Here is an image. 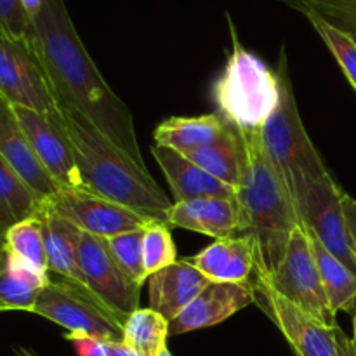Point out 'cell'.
Returning <instances> with one entry per match:
<instances>
[{"instance_id": "cell-1", "label": "cell", "mask_w": 356, "mask_h": 356, "mask_svg": "<svg viewBox=\"0 0 356 356\" xmlns=\"http://www.w3.org/2000/svg\"><path fill=\"white\" fill-rule=\"evenodd\" d=\"M28 40L44 66L59 111H79L143 169H148L131 108L97 70L76 33L65 0H44L30 21Z\"/></svg>"}, {"instance_id": "cell-2", "label": "cell", "mask_w": 356, "mask_h": 356, "mask_svg": "<svg viewBox=\"0 0 356 356\" xmlns=\"http://www.w3.org/2000/svg\"><path fill=\"white\" fill-rule=\"evenodd\" d=\"M238 134L243 146L238 202L245 219V235L256 245V277L268 280L280 266L301 219L294 197L264 149L261 132Z\"/></svg>"}, {"instance_id": "cell-3", "label": "cell", "mask_w": 356, "mask_h": 356, "mask_svg": "<svg viewBox=\"0 0 356 356\" xmlns=\"http://www.w3.org/2000/svg\"><path fill=\"white\" fill-rule=\"evenodd\" d=\"M61 117L75 148L83 191L167 225V212L174 202L169 200L149 170L143 169L79 111L65 110Z\"/></svg>"}, {"instance_id": "cell-4", "label": "cell", "mask_w": 356, "mask_h": 356, "mask_svg": "<svg viewBox=\"0 0 356 356\" xmlns=\"http://www.w3.org/2000/svg\"><path fill=\"white\" fill-rule=\"evenodd\" d=\"M232 37L233 51L212 89L218 113L238 132H261L280 101V80L240 44L233 24Z\"/></svg>"}, {"instance_id": "cell-5", "label": "cell", "mask_w": 356, "mask_h": 356, "mask_svg": "<svg viewBox=\"0 0 356 356\" xmlns=\"http://www.w3.org/2000/svg\"><path fill=\"white\" fill-rule=\"evenodd\" d=\"M277 75L280 80V101L261 131V139L268 156L296 200V193L305 184L330 172L299 115L285 49H282Z\"/></svg>"}, {"instance_id": "cell-6", "label": "cell", "mask_w": 356, "mask_h": 356, "mask_svg": "<svg viewBox=\"0 0 356 356\" xmlns=\"http://www.w3.org/2000/svg\"><path fill=\"white\" fill-rule=\"evenodd\" d=\"M256 285L277 292L325 325H337L336 313L329 305L309 236L302 225L292 233L284 259L273 277L268 280H257Z\"/></svg>"}, {"instance_id": "cell-7", "label": "cell", "mask_w": 356, "mask_h": 356, "mask_svg": "<svg viewBox=\"0 0 356 356\" xmlns=\"http://www.w3.org/2000/svg\"><path fill=\"white\" fill-rule=\"evenodd\" d=\"M76 261L87 291L110 315L125 323L139 309L141 285L136 284L118 264L108 240L82 232Z\"/></svg>"}, {"instance_id": "cell-8", "label": "cell", "mask_w": 356, "mask_h": 356, "mask_svg": "<svg viewBox=\"0 0 356 356\" xmlns=\"http://www.w3.org/2000/svg\"><path fill=\"white\" fill-rule=\"evenodd\" d=\"M343 193L332 174L305 184L296 193L301 225L356 275V254L343 211Z\"/></svg>"}, {"instance_id": "cell-9", "label": "cell", "mask_w": 356, "mask_h": 356, "mask_svg": "<svg viewBox=\"0 0 356 356\" xmlns=\"http://www.w3.org/2000/svg\"><path fill=\"white\" fill-rule=\"evenodd\" d=\"M0 96L10 106L47 115L61 113L44 66L28 37L0 33Z\"/></svg>"}, {"instance_id": "cell-10", "label": "cell", "mask_w": 356, "mask_h": 356, "mask_svg": "<svg viewBox=\"0 0 356 356\" xmlns=\"http://www.w3.org/2000/svg\"><path fill=\"white\" fill-rule=\"evenodd\" d=\"M275 325L298 356H356L353 341L339 325H325L266 287L256 285Z\"/></svg>"}, {"instance_id": "cell-11", "label": "cell", "mask_w": 356, "mask_h": 356, "mask_svg": "<svg viewBox=\"0 0 356 356\" xmlns=\"http://www.w3.org/2000/svg\"><path fill=\"white\" fill-rule=\"evenodd\" d=\"M31 313L65 327L68 332L87 334L104 343L124 341V323L61 280L49 282Z\"/></svg>"}, {"instance_id": "cell-12", "label": "cell", "mask_w": 356, "mask_h": 356, "mask_svg": "<svg viewBox=\"0 0 356 356\" xmlns=\"http://www.w3.org/2000/svg\"><path fill=\"white\" fill-rule=\"evenodd\" d=\"M44 204H47L61 218L79 226L82 232L101 238H111L122 233L146 229L148 226L160 222L125 205L83 190L61 188L51 200Z\"/></svg>"}, {"instance_id": "cell-13", "label": "cell", "mask_w": 356, "mask_h": 356, "mask_svg": "<svg viewBox=\"0 0 356 356\" xmlns=\"http://www.w3.org/2000/svg\"><path fill=\"white\" fill-rule=\"evenodd\" d=\"M13 110L35 155L52 179L61 188L83 190L75 148L61 113L47 115L21 106H13Z\"/></svg>"}, {"instance_id": "cell-14", "label": "cell", "mask_w": 356, "mask_h": 356, "mask_svg": "<svg viewBox=\"0 0 356 356\" xmlns=\"http://www.w3.org/2000/svg\"><path fill=\"white\" fill-rule=\"evenodd\" d=\"M257 289L245 284L211 282L179 315L169 322V336L193 332L226 322L240 309L256 302Z\"/></svg>"}, {"instance_id": "cell-15", "label": "cell", "mask_w": 356, "mask_h": 356, "mask_svg": "<svg viewBox=\"0 0 356 356\" xmlns=\"http://www.w3.org/2000/svg\"><path fill=\"white\" fill-rule=\"evenodd\" d=\"M169 228H183L212 238L245 235L238 198H193L174 202L167 212Z\"/></svg>"}, {"instance_id": "cell-16", "label": "cell", "mask_w": 356, "mask_h": 356, "mask_svg": "<svg viewBox=\"0 0 356 356\" xmlns=\"http://www.w3.org/2000/svg\"><path fill=\"white\" fill-rule=\"evenodd\" d=\"M0 156L42 202H49L61 190V186L52 179L51 174L37 159L14 115L13 106L2 96H0Z\"/></svg>"}, {"instance_id": "cell-17", "label": "cell", "mask_w": 356, "mask_h": 356, "mask_svg": "<svg viewBox=\"0 0 356 356\" xmlns=\"http://www.w3.org/2000/svg\"><path fill=\"white\" fill-rule=\"evenodd\" d=\"M38 218L42 222V233H44V245L45 257H47V270L49 275L54 273L75 289L79 294L86 296L94 305L101 306L96 299L92 298L86 287L82 273L79 270V261H76V247H79L82 229L70 222L68 219L61 218L58 212L52 211L47 204L42 205V211L38 212ZM103 308V306H101Z\"/></svg>"}, {"instance_id": "cell-18", "label": "cell", "mask_w": 356, "mask_h": 356, "mask_svg": "<svg viewBox=\"0 0 356 356\" xmlns=\"http://www.w3.org/2000/svg\"><path fill=\"white\" fill-rule=\"evenodd\" d=\"M152 153L169 183L174 202L193 198H238V188L216 179L183 153L159 145L152 146Z\"/></svg>"}, {"instance_id": "cell-19", "label": "cell", "mask_w": 356, "mask_h": 356, "mask_svg": "<svg viewBox=\"0 0 356 356\" xmlns=\"http://www.w3.org/2000/svg\"><path fill=\"white\" fill-rule=\"evenodd\" d=\"M148 301L153 312L174 320L209 284L207 277L188 259L176 261L148 278Z\"/></svg>"}, {"instance_id": "cell-20", "label": "cell", "mask_w": 356, "mask_h": 356, "mask_svg": "<svg viewBox=\"0 0 356 356\" xmlns=\"http://www.w3.org/2000/svg\"><path fill=\"white\" fill-rule=\"evenodd\" d=\"M188 263L211 282L222 284H245L256 271V245L249 235L218 238L205 247Z\"/></svg>"}, {"instance_id": "cell-21", "label": "cell", "mask_w": 356, "mask_h": 356, "mask_svg": "<svg viewBox=\"0 0 356 356\" xmlns=\"http://www.w3.org/2000/svg\"><path fill=\"white\" fill-rule=\"evenodd\" d=\"M51 277L37 270L6 247L0 261V312H33L38 294L47 287Z\"/></svg>"}, {"instance_id": "cell-22", "label": "cell", "mask_w": 356, "mask_h": 356, "mask_svg": "<svg viewBox=\"0 0 356 356\" xmlns=\"http://www.w3.org/2000/svg\"><path fill=\"white\" fill-rule=\"evenodd\" d=\"M228 122L219 113L200 117H172L155 129V145L186 153L211 145L225 132Z\"/></svg>"}, {"instance_id": "cell-23", "label": "cell", "mask_w": 356, "mask_h": 356, "mask_svg": "<svg viewBox=\"0 0 356 356\" xmlns=\"http://www.w3.org/2000/svg\"><path fill=\"white\" fill-rule=\"evenodd\" d=\"M184 156L216 179L238 188L243 169V146L238 131L229 124L216 141Z\"/></svg>"}, {"instance_id": "cell-24", "label": "cell", "mask_w": 356, "mask_h": 356, "mask_svg": "<svg viewBox=\"0 0 356 356\" xmlns=\"http://www.w3.org/2000/svg\"><path fill=\"white\" fill-rule=\"evenodd\" d=\"M44 202L0 156V238L13 226L35 218Z\"/></svg>"}, {"instance_id": "cell-25", "label": "cell", "mask_w": 356, "mask_h": 356, "mask_svg": "<svg viewBox=\"0 0 356 356\" xmlns=\"http://www.w3.org/2000/svg\"><path fill=\"white\" fill-rule=\"evenodd\" d=\"M306 229V228H305ZM312 243L313 256H315L316 266H318L320 278H322L323 289H325L327 299L332 312L355 313L356 309V275L350 268L344 266L337 257H334L322 243L316 240L315 235L306 229Z\"/></svg>"}, {"instance_id": "cell-26", "label": "cell", "mask_w": 356, "mask_h": 356, "mask_svg": "<svg viewBox=\"0 0 356 356\" xmlns=\"http://www.w3.org/2000/svg\"><path fill=\"white\" fill-rule=\"evenodd\" d=\"M169 320L152 308L136 309L124 323V343L139 356H156L167 346Z\"/></svg>"}, {"instance_id": "cell-27", "label": "cell", "mask_w": 356, "mask_h": 356, "mask_svg": "<svg viewBox=\"0 0 356 356\" xmlns=\"http://www.w3.org/2000/svg\"><path fill=\"white\" fill-rule=\"evenodd\" d=\"M299 14L320 17L356 44V0H278Z\"/></svg>"}, {"instance_id": "cell-28", "label": "cell", "mask_w": 356, "mask_h": 356, "mask_svg": "<svg viewBox=\"0 0 356 356\" xmlns=\"http://www.w3.org/2000/svg\"><path fill=\"white\" fill-rule=\"evenodd\" d=\"M3 240H6V247L9 252L30 263L37 270L49 273L44 233H42V222L38 216L13 226Z\"/></svg>"}, {"instance_id": "cell-29", "label": "cell", "mask_w": 356, "mask_h": 356, "mask_svg": "<svg viewBox=\"0 0 356 356\" xmlns=\"http://www.w3.org/2000/svg\"><path fill=\"white\" fill-rule=\"evenodd\" d=\"M143 236L145 229H136V232L122 233V235L106 238L110 243V249L113 252L115 259L118 261L125 273L143 287L148 280V273L145 268V254H143Z\"/></svg>"}, {"instance_id": "cell-30", "label": "cell", "mask_w": 356, "mask_h": 356, "mask_svg": "<svg viewBox=\"0 0 356 356\" xmlns=\"http://www.w3.org/2000/svg\"><path fill=\"white\" fill-rule=\"evenodd\" d=\"M143 254H145V268L148 277L176 263L177 252L169 226L163 222H155L145 229Z\"/></svg>"}, {"instance_id": "cell-31", "label": "cell", "mask_w": 356, "mask_h": 356, "mask_svg": "<svg viewBox=\"0 0 356 356\" xmlns=\"http://www.w3.org/2000/svg\"><path fill=\"white\" fill-rule=\"evenodd\" d=\"M305 17L309 21V24L315 28V31L320 35V38L325 42L329 51L332 52L336 61L339 63L343 73L348 76V80H350L351 87L356 90V44L355 42L351 40L350 37H346L343 31L336 30V28L327 24L325 21L320 19V17L312 16V14H306Z\"/></svg>"}, {"instance_id": "cell-32", "label": "cell", "mask_w": 356, "mask_h": 356, "mask_svg": "<svg viewBox=\"0 0 356 356\" xmlns=\"http://www.w3.org/2000/svg\"><path fill=\"white\" fill-rule=\"evenodd\" d=\"M30 17L21 0H0V33L10 37H28Z\"/></svg>"}, {"instance_id": "cell-33", "label": "cell", "mask_w": 356, "mask_h": 356, "mask_svg": "<svg viewBox=\"0 0 356 356\" xmlns=\"http://www.w3.org/2000/svg\"><path fill=\"white\" fill-rule=\"evenodd\" d=\"M65 339L73 344L79 356H106V348H104L106 343L97 337L87 336V334L66 332Z\"/></svg>"}, {"instance_id": "cell-34", "label": "cell", "mask_w": 356, "mask_h": 356, "mask_svg": "<svg viewBox=\"0 0 356 356\" xmlns=\"http://www.w3.org/2000/svg\"><path fill=\"white\" fill-rule=\"evenodd\" d=\"M343 211L344 218H346L348 229H350L351 242H353V249L356 254V200L353 197H350L348 193H343Z\"/></svg>"}, {"instance_id": "cell-35", "label": "cell", "mask_w": 356, "mask_h": 356, "mask_svg": "<svg viewBox=\"0 0 356 356\" xmlns=\"http://www.w3.org/2000/svg\"><path fill=\"white\" fill-rule=\"evenodd\" d=\"M104 348H106V356H139L124 341L122 343H106Z\"/></svg>"}, {"instance_id": "cell-36", "label": "cell", "mask_w": 356, "mask_h": 356, "mask_svg": "<svg viewBox=\"0 0 356 356\" xmlns=\"http://www.w3.org/2000/svg\"><path fill=\"white\" fill-rule=\"evenodd\" d=\"M21 3H23L24 10H26L28 17H30V21H31L35 16H37L38 10H40L44 0H21Z\"/></svg>"}, {"instance_id": "cell-37", "label": "cell", "mask_w": 356, "mask_h": 356, "mask_svg": "<svg viewBox=\"0 0 356 356\" xmlns=\"http://www.w3.org/2000/svg\"><path fill=\"white\" fill-rule=\"evenodd\" d=\"M13 351H14V355H16V356H40V355L35 353L33 350H30V348H26V346H14Z\"/></svg>"}, {"instance_id": "cell-38", "label": "cell", "mask_w": 356, "mask_h": 356, "mask_svg": "<svg viewBox=\"0 0 356 356\" xmlns=\"http://www.w3.org/2000/svg\"><path fill=\"white\" fill-rule=\"evenodd\" d=\"M3 254H6V240L0 238V261H2Z\"/></svg>"}, {"instance_id": "cell-39", "label": "cell", "mask_w": 356, "mask_h": 356, "mask_svg": "<svg viewBox=\"0 0 356 356\" xmlns=\"http://www.w3.org/2000/svg\"><path fill=\"white\" fill-rule=\"evenodd\" d=\"M353 346H355V350H356V315H355V318H353Z\"/></svg>"}, {"instance_id": "cell-40", "label": "cell", "mask_w": 356, "mask_h": 356, "mask_svg": "<svg viewBox=\"0 0 356 356\" xmlns=\"http://www.w3.org/2000/svg\"><path fill=\"white\" fill-rule=\"evenodd\" d=\"M156 356H172V355H170V351L167 350V346H165V348H162V350L159 351V355H156Z\"/></svg>"}]
</instances>
